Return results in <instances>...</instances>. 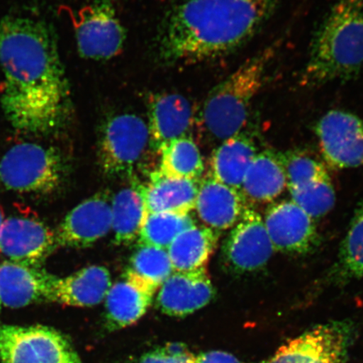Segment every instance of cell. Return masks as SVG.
<instances>
[{
    "label": "cell",
    "mask_w": 363,
    "mask_h": 363,
    "mask_svg": "<svg viewBox=\"0 0 363 363\" xmlns=\"http://www.w3.org/2000/svg\"><path fill=\"white\" fill-rule=\"evenodd\" d=\"M353 335L345 322L317 325L289 340L267 363H345Z\"/></svg>",
    "instance_id": "obj_9"
},
{
    "label": "cell",
    "mask_w": 363,
    "mask_h": 363,
    "mask_svg": "<svg viewBox=\"0 0 363 363\" xmlns=\"http://www.w3.org/2000/svg\"><path fill=\"white\" fill-rule=\"evenodd\" d=\"M258 152L252 133L244 130L214 150L210 161V174L240 192L244 176Z\"/></svg>",
    "instance_id": "obj_23"
},
{
    "label": "cell",
    "mask_w": 363,
    "mask_h": 363,
    "mask_svg": "<svg viewBox=\"0 0 363 363\" xmlns=\"http://www.w3.org/2000/svg\"><path fill=\"white\" fill-rule=\"evenodd\" d=\"M281 157L287 178V188L329 175L323 162L306 152L294 150L281 154Z\"/></svg>",
    "instance_id": "obj_31"
},
{
    "label": "cell",
    "mask_w": 363,
    "mask_h": 363,
    "mask_svg": "<svg viewBox=\"0 0 363 363\" xmlns=\"http://www.w3.org/2000/svg\"><path fill=\"white\" fill-rule=\"evenodd\" d=\"M363 74V0H335L318 28L299 84L313 88Z\"/></svg>",
    "instance_id": "obj_3"
},
{
    "label": "cell",
    "mask_w": 363,
    "mask_h": 363,
    "mask_svg": "<svg viewBox=\"0 0 363 363\" xmlns=\"http://www.w3.org/2000/svg\"><path fill=\"white\" fill-rule=\"evenodd\" d=\"M193 116L191 104L183 95L166 94L154 98L148 123L151 148L159 152L172 140L188 136Z\"/></svg>",
    "instance_id": "obj_20"
},
{
    "label": "cell",
    "mask_w": 363,
    "mask_h": 363,
    "mask_svg": "<svg viewBox=\"0 0 363 363\" xmlns=\"http://www.w3.org/2000/svg\"><path fill=\"white\" fill-rule=\"evenodd\" d=\"M80 55L92 60L116 57L123 48L125 30L110 0L81 9L72 16Z\"/></svg>",
    "instance_id": "obj_10"
},
{
    "label": "cell",
    "mask_w": 363,
    "mask_h": 363,
    "mask_svg": "<svg viewBox=\"0 0 363 363\" xmlns=\"http://www.w3.org/2000/svg\"><path fill=\"white\" fill-rule=\"evenodd\" d=\"M54 277L40 267L4 262L0 264V301L2 306L20 308L48 302Z\"/></svg>",
    "instance_id": "obj_16"
},
{
    "label": "cell",
    "mask_w": 363,
    "mask_h": 363,
    "mask_svg": "<svg viewBox=\"0 0 363 363\" xmlns=\"http://www.w3.org/2000/svg\"><path fill=\"white\" fill-rule=\"evenodd\" d=\"M0 103L18 133L45 136L67 124L71 99L55 35L45 21L24 16L0 21Z\"/></svg>",
    "instance_id": "obj_1"
},
{
    "label": "cell",
    "mask_w": 363,
    "mask_h": 363,
    "mask_svg": "<svg viewBox=\"0 0 363 363\" xmlns=\"http://www.w3.org/2000/svg\"><path fill=\"white\" fill-rule=\"evenodd\" d=\"M2 303L1 301H0V310H1Z\"/></svg>",
    "instance_id": "obj_35"
},
{
    "label": "cell",
    "mask_w": 363,
    "mask_h": 363,
    "mask_svg": "<svg viewBox=\"0 0 363 363\" xmlns=\"http://www.w3.org/2000/svg\"><path fill=\"white\" fill-rule=\"evenodd\" d=\"M127 270L155 291L174 272L167 250L150 246H139Z\"/></svg>",
    "instance_id": "obj_29"
},
{
    "label": "cell",
    "mask_w": 363,
    "mask_h": 363,
    "mask_svg": "<svg viewBox=\"0 0 363 363\" xmlns=\"http://www.w3.org/2000/svg\"><path fill=\"white\" fill-rule=\"evenodd\" d=\"M194 225L189 214L147 213L138 235L139 246L167 250L181 233Z\"/></svg>",
    "instance_id": "obj_27"
},
{
    "label": "cell",
    "mask_w": 363,
    "mask_h": 363,
    "mask_svg": "<svg viewBox=\"0 0 363 363\" xmlns=\"http://www.w3.org/2000/svg\"><path fill=\"white\" fill-rule=\"evenodd\" d=\"M111 285V274L106 267H84L66 278L54 277L48 302L76 307L96 306L106 298Z\"/></svg>",
    "instance_id": "obj_18"
},
{
    "label": "cell",
    "mask_w": 363,
    "mask_h": 363,
    "mask_svg": "<svg viewBox=\"0 0 363 363\" xmlns=\"http://www.w3.org/2000/svg\"><path fill=\"white\" fill-rule=\"evenodd\" d=\"M219 231L194 225L172 242L167 251L174 272H191L206 267L220 238Z\"/></svg>",
    "instance_id": "obj_24"
},
{
    "label": "cell",
    "mask_w": 363,
    "mask_h": 363,
    "mask_svg": "<svg viewBox=\"0 0 363 363\" xmlns=\"http://www.w3.org/2000/svg\"><path fill=\"white\" fill-rule=\"evenodd\" d=\"M55 246L54 231L43 222L26 217L4 221L0 252L19 264L40 267Z\"/></svg>",
    "instance_id": "obj_14"
},
{
    "label": "cell",
    "mask_w": 363,
    "mask_h": 363,
    "mask_svg": "<svg viewBox=\"0 0 363 363\" xmlns=\"http://www.w3.org/2000/svg\"><path fill=\"white\" fill-rule=\"evenodd\" d=\"M4 219L3 211L1 210V208H0V237H1V231H2L3 225H4Z\"/></svg>",
    "instance_id": "obj_34"
},
{
    "label": "cell",
    "mask_w": 363,
    "mask_h": 363,
    "mask_svg": "<svg viewBox=\"0 0 363 363\" xmlns=\"http://www.w3.org/2000/svg\"><path fill=\"white\" fill-rule=\"evenodd\" d=\"M158 152L161 174L172 178L201 180L204 171L203 157L197 144L189 136L172 140Z\"/></svg>",
    "instance_id": "obj_26"
},
{
    "label": "cell",
    "mask_w": 363,
    "mask_h": 363,
    "mask_svg": "<svg viewBox=\"0 0 363 363\" xmlns=\"http://www.w3.org/2000/svg\"><path fill=\"white\" fill-rule=\"evenodd\" d=\"M247 204L242 192L210 175L199 183L194 208L204 225L220 233L237 225Z\"/></svg>",
    "instance_id": "obj_17"
},
{
    "label": "cell",
    "mask_w": 363,
    "mask_h": 363,
    "mask_svg": "<svg viewBox=\"0 0 363 363\" xmlns=\"http://www.w3.org/2000/svg\"><path fill=\"white\" fill-rule=\"evenodd\" d=\"M111 228L110 196L107 192H99L72 208L57 226L54 231L56 248L91 247Z\"/></svg>",
    "instance_id": "obj_13"
},
{
    "label": "cell",
    "mask_w": 363,
    "mask_h": 363,
    "mask_svg": "<svg viewBox=\"0 0 363 363\" xmlns=\"http://www.w3.org/2000/svg\"><path fill=\"white\" fill-rule=\"evenodd\" d=\"M151 139L148 124L135 113L112 116L104 123L99 145V159L104 174L111 178L133 172L142 160Z\"/></svg>",
    "instance_id": "obj_7"
},
{
    "label": "cell",
    "mask_w": 363,
    "mask_h": 363,
    "mask_svg": "<svg viewBox=\"0 0 363 363\" xmlns=\"http://www.w3.org/2000/svg\"><path fill=\"white\" fill-rule=\"evenodd\" d=\"M65 175V158L52 147L17 144L0 160V184L15 192L52 194L60 189Z\"/></svg>",
    "instance_id": "obj_5"
},
{
    "label": "cell",
    "mask_w": 363,
    "mask_h": 363,
    "mask_svg": "<svg viewBox=\"0 0 363 363\" xmlns=\"http://www.w3.org/2000/svg\"><path fill=\"white\" fill-rule=\"evenodd\" d=\"M111 213L116 244H130L138 238L147 211L138 188L120 190L112 199Z\"/></svg>",
    "instance_id": "obj_25"
},
{
    "label": "cell",
    "mask_w": 363,
    "mask_h": 363,
    "mask_svg": "<svg viewBox=\"0 0 363 363\" xmlns=\"http://www.w3.org/2000/svg\"><path fill=\"white\" fill-rule=\"evenodd\" d=\"M0 363H83L69 338L42 325H0Z\"/></svg>",
    "instance_id": "obj_6"
},
{
    "label": "cell",
    "mask_w": 363,
    "mask_h": 363,
    "mask_svg": "<svg viewBox=\"0 0 363 363\" xmlns=\"http://www.w3.org/2000/svg\"><path fill=\"white\" fill-rule=\"evenodd\" d=\"M274 252L262 216L247 204L222 247L225 269L238 275L252 274L262 269Z\"/></svg>",
    "instance_id": "obj_8"
},
{
    "label": "cell",
    "mask_w": 363,
    "mask_h": 363,
    "mask_svg": "<svg viewBox=\"0 0 363 363\" xmlns=\"http://www.w3.org/2000/svg\"><path fill=\"white\" fill-rule=\"evenodd\" d=\"M276 48L272 45L249 58L208 94L202 121L204 130L213 140L220 144L244 130L254 99L264 84Z\"/></svg>",
    "instance_id": "obj_4"
},
{
    "label": "cell",
    "mask_w": 363,
    "mask_h": 363,
    "mask_svg": "<svg viewBox=\"0 0 363 363\" xmlns=\"http://www.w3.org/2000/svg\"><path fill=\"white\" fill-rule=\"evenodd\" d=\"M315 134L322 156L331 169L363 165V121L355 113L330 111L318 121Z\"/></svg>",
    "instance_id": "obj_11"
},
{
    "label": "cell",
    "mask_w": 363,
    "mask_h": 363,
    "mask_svg": "<svg viewBox=\"0 0 363 363\" xmlns=\"http://www.w3.org/2000/svg\"><path fill=\"white\" fill-rule=\"evenodd\" d=\"M194 363H242L237 357L221 351H211L195 356Z\"/></svg>",
    "instance_id": "obj_33"
},
{
    "label": "cell",
    "mask_w": 363,
    "mask_h": 363,
    "mask_svg": "<svg viewBox=\"0 0 363 363\" xmlns=\"http://www.w3.org/2000/svg\"><path fill=\"white\" fill-rule=\"evenodd\" d=\"M199 181L172 178L157 171L147 185L138 186L147 213L188 215L196 203Z\"/></svg>",
    "instance_id": "obj_21"
},
{
    "label": "cell",
    "mask_w": 363,
    "mask_h": 363,
    "mask_svg": "<svg viewBox=\"0 0 363 363\" xmlns=\"http://www.w3.org/2000/svg\"><path fill=\"white\" fill-rule=\"evenodd\" d=\"M215 295L206 267L191 272H174L159 289L157 303L164 314L184 317L206 306Z\"/></svg>",
    "instance_id": "obj_15"
},
{
    "label": "cell",
    "mask_w": 363,
    "mask_h": 363,
    "mask_svg": "<svg viewBox=\"0 0 363 363\" xmlns=\"http://www.w3.org/2000/svg\"><path fill=\"white\" fill-rule=\"evenodd\" d=\"M334 272L340 280L363 279V198L340 245Z\"/></svg>",
    "instance_id": "obj_28"
},
{
    "label": "cell",
    "mask_w": 363,
    "mask_h": 363,
    "mask_svg": "<svg viewBox=\"0 0 363 363\" xmlns=\"http://www.w3.org/2000/svg\"><path fill=\"white\" fill-rule=\"evenodd\" d=\"M124 279L111 285L106 297L108 328L119 330L135 323L146 314L155 290L126 270Z\"/></svg>",
    "instance_id": "obj_19"
},
{
    "label": "cell",
    "mask_w": 363,
    "mask_h": 363,
    "mask_svg": "<svg viewBox=\"0 0 363 363\" xmlns=\"http://www.w3.org/2000/svg\"><path fill=\"white\" fill-rule=\"evenodd\" d=\"M286 188L287 178L281 153L264 150L250 164L240 192L247 203H267L274 202Z\"/></svg>",
    "instance_id": "obj_22"
},
{
    "label": "cell",
    "mask_w": 363,
    "mask_h": 363,
    "mask_svg": "<svg viewBox=\"0 0 363 363\" xmlns=\"http://www.w3.org/2000/svg\"><path fill=\"white\" fill-rule=\"evenodd\" d=\"M194 359L184 344L174 343L145 354L138 363H194Z\"/></svg>",
    "instance_id": "obj_32"
},
{
    "label": "cell",
    "mask_w": 363,
    "mask_h": 363,
    "mask_svg": "<svg viewBox=\"0 0 363 363\" xmlns=\"http://www.w3.org/2000/svg\"><path fill=\"white\" fill-rule=\"evenodd\" d=\"M263 222L275 251L306 255L319 244L315 220L292 199L272 203Z\"/></svg>",
    "instance_id": "obj_12"
},
{
    "label": "cell",
    "mask_w": 363,
    "mask_h": 363,
    "mask_svg": "<svg viewBox=\"0 0 363 363\" xmlns=\"http://www.w3.org/2000/svg\"><path fill=\"white\" fill-rule=\"evenodd\" d=\"M292 201L313 219H320L333 210L335 192L330 176L289 187Z\"/></svg>",
    "instance_id": "obj_30"
},
{
    "label": "cell",
    "mask_w": 363,
    "mask_h": 363,
    "mask_svg": "<svg viewBox=\"0 0 363 363\" xmlns=\"http://www.w3.org/2000/svg\"><path fill=\"white\" fill-rule=\"evenodd\" d=\"M279 0H187L163 24L160 54L169 63L190 65L223 57L260 30Z\"/></svg>",
    "instance_id": "obj_2"
}]
</instances>
